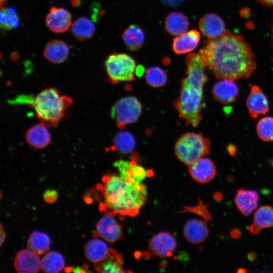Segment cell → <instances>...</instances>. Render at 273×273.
<instances>
[{
	"mask_svg": "<svg viewBox=\"0 0 273 273\" xmlns=\"http://www.w3.org/2000/svg\"><path fill=\"white\" fill-rule=\"evenodd\" d=\"M199 53L206 66L218 79L248 78L256 67L248 43L241 35L229 30L217 38L207 40Z\"/></svg>",
	"mask_w": 273,
	"mask_h": 273,
	"instance_id": "1",
	"label": "cell"
},
{
	"mask_svg": "<svg viewBox=\"0 0 273 273\" xmlns=\"http://www.w3.org/2000/svg\"><path fill=\"white\" fill-rule=\"evenodd\" d=\"M187 76L181 82L179 96L174 102L179 117L187 125L196 127L201 119L203 88L208 78L206 67L199 53H192L186 60Z\"/></svg>",
	"mask_w": 273,
	"mask_h": 273,
	"instance_id": "2",
	"label": "cell"
},
{
	"mask_svg": "<svg viewBox=\"0 0 273 273\" xmlns=\"http://www.w3.org/2000/svg\"><path fill=\"white\" fill-rule=\"evenodd\" d=\"M103 181L105 202L100 205L102 211H107L112 215L134 216L138 214L147 196L146 187L142 182L128 184L116 175L104 176Z\"/></svg>",
	"mask_w": 273,
	"mask_h": 273,
	"instance_id": "3",
	"label": "cell"
},
{
	"mask_svg": "<svg viewBox=\"0 0 273 273\" xmlns=\"http://www.w3.org/2000/svg\"><path fill=\"white\" fill-rule=\"evenodd\" d=\"M26 103L35 111L40 122L46 126H56L65 114V111L71 105L69 97L60 95L57 89L48 88L39 93L35 98H28Z\"/></svg>",
	"mask_w": 273,
	"mask_h": 273,
	"instance_id": "4",
	"label": "cell"
},
{
	"mask_svg": "<svg viewBox=\"0 0 273 273\" xmlns=\"http://www.w3.org/2000/svg\"><path fill=\"white\" fill-rule=\"evenodd\" d=\"M210 149L209 140L202 134L194 132L183 134L174 146V152L177 158L189 166L207 155Z\"/></svg>",
	"mask_w": 273,
	"mask_h": 273,
	"instance_id": "5",
	"label": "cell"
},
{
	"mask_svg": "<svg viewBox=\"0 0 273 273\" xmlns=\"http://www.w3.org/2000/svg\"><path fill=\"white\" fill-rule=\"evenodd\" d=\"M105 67L108 79L112 83L136 80L134 76L136 62L130 56L126 54L115 53L110 55L105 61Z\"/></svg>",
	"mask_w": 273,
	"mask_h": 273,
	"instance_id": "6",
	"label": "cell"
},
{
	"mask_svg": "<svg viewBox=\"0 0 273 273\" xmlns=\"http://www.w3.org/2000/svg\"><path fill=\"white\" fill-rule=\"evenodd\" d=\"M142 113V105L135 97L130 96L119 100L111 110V116L117 127L123 129L127 124L137 121Z\"/></svg>",
	"mask_w": 273,
	"mask_h": 273,
	"instance_id": "7",
	"label": "cell"
},
{
	"mask_svg": "<svg viewBox=\"0 0 273 273\" xmlns=\"http://www.w3.org/2000/svg\"><path fill=\"white\" fill-rule=\"evenodd\" d=\"M113 166L117 169L119 176L128 184L142 183L147 176L146 170L134 161L119 160L115 161Z\"/></svg>",
	"mask_w": 273,
	"mask_h": 273,
	"instance_id": "8",
	"label": "cell"
},
{
	"mask_svg": "<svg viewBox=\"0 0 273 273\" xmlns=\"http://www.w3.org/2000/svg\"><path fill=\"white\" fill-rule=\"evenodd\" d=\"M176 246V240L174 236L167 232H161L152 238L149 248L154 255L165 258L172 255Z\"/></svg>",
	"mask_w": 273,
	"mask_h": 273,
	"instance_id": "9",
	"label": "cell"
},
{
	"mask_svg": "<svg viewBox=\"0 0 273 273\" xmlns=\"http://www.w3.org/2000/svg\"><path fill=\"white\" fill-rule=\"evenodd\" d=\"M72 16L69 11L63 8L53 7L46 18L48 28L55 33L66 31L71 25Z\"/></svg>",
	"mask_w": 273,
	"mask_h": 273,
	"instance_id": "10",
	"label": "cell"
},
{
	"mask_svg": "<svg viewBox=\"0 0 273 273\" xmlns=\"http://www.w3.org/2000/svg\"><path fill=\"white\" fill-rule=\"evenodd\" d=\"M96 229L98 234L111 243L120 240L123 236L121 226L110 213L106 214L98 221Z\"/></svg>",
	"mask_w": 273,
	"mask_h": 273,
	"instance_id": "11",
	"label": "cell"
},
{
	"mask_svg": "<svg viewBox=\"0 0 273 273\" xmlns=\"http://www.w3.org/2000/svg\"><path fill=\"white\" fill-rule=\"evenodd\" d=\"M247 106L250 115L256 118L260 115H265L269 111L268 100L260 88L256 85L252 86L247 99Z\"/></svg>",
	"mask_w": 273,
	"mask_h": 273,
	"instance_id": "12",
	"label": "cell"
},
{
	"mask_svg": "<svg viewBox=\"0 0 273 273\" xmlns=\"http://www.w3.org/2000/svg\"><path fill=\"white\" fill-rule=\"evenodd\" d=\"M189 173L194 179L201 184L211 181L216 173L214 162L207 158H201L189 166Z\"/></svg>",
	"mask_w": 273,
	"mask_h": 273,
	"instance_id": "13",
	"label": "cell"
},
{
	"mask_svg": "<svg viewBox=\"0 0 273 273\" xmlns=\"http://www.w3.org/2000/svg\"><path fill=\"white\" fill-rule=\"evenodd\" d=\"M14 266L19 273L37 272L40 267L38 254L31 250L19 251L14 259Z\"/></svg>",
	"mask_w": 273,
	"mask_h": 273,
	"instance_id": "14",
	"label": "cell"
},
{
	"mask_svg": "<svg viewBox=\"0 0 273 273\" xmlns=\"http://www.w3.org/2000/svg\"><path fill=\"white\" fill-rule=\"evenodd\" d=\"M199 28L203 35L209 39L217 38L226 31L222 18L213 13L203 16L199 20Z\"/></svg>",
	"mask_w": 273,
	"mask_h": 273,
	"instance_id": "15",
	"label": "cell"
},
{
	"mask_svg": "<svg viewBox=\"0 0 273 273\" xmlns=\"http://www.w3.org/2000/svg\"><path fill=\"white\" fill-rule=\"evenodd\" d=\"M212 93L218 102L222 104H230L237 100L239 88L234 80L221 79L214 85Z\"/></svg>",
	"mask_w": 273,
	"mask_h": 273,
	"instance_id": "16",
	"label": "cell"
},
{
	"mask_svg": "<svg viewBox=\"0 0 273 273\" xmlns=\"http://www.w3.org/2000/svg\"><path fill=\"white\" fill-rule=\"evenodd\" d=\"M84 253L88 260L94 264L117 253L113 249L109 248L105 242L96 239L89 241L85 244Z\"/></svg>",
	"mask_w": 273,
	"mask_h": 273,
	"instance_id": "17",
	"label": "cell"
},
{
	"mask_svg": "<svg viewBox=\"0 0 273 273\" xmlns=\"http://www.w3.org/2000/svg\"><path fill=\"white\" fill-rule=\"evenodd\" d=\"M200 39V34L197 30L186 32L173 39L172 51L178 55L192 52L197 48Z\"/></svg>",
	"mask_w": 273,
	"mask_h": 273,
	"instance_id": "18",
	"label": "cell"
},
{
	"mask_svg": "<svg viewBox=\"0 0 273 273\" xmlns=\"http://www.w3.org/2000/svg\"><path fill=\"white\" fill-rule=\"evenodd\" d=\"M186 239L192 244H199L204 242L209 235L208 228L205 222L198 219L188 221L183 230Z\"/></svg>",
	"mask_w": 273,
	"mask_h": 273,
	"instance_id": "19",
	"label": "cell"
},
{
	"mask_svg": "<svg viewBox=\"0 0 273 273\" xmlns=\"http://www.w3.org/2000/svg\"><path fill=\"white\" fill-rule=\"evenodd\" d=\"M258 199L256 191L240 189L235 196V203L242 214L248 216L257 208Z\"/></svg>",
	"mask_w": 273,
	"mask_h": 273,
	"instance_id": "20",
	"label": "cell"
},
{
	"mask_svg": "<svg viewBox=\"0 0 273 273\" xmlns=\"http://www.w3.org/2000/svg\"><path fill=\"white\" fill-rule=\"evenodd\" d=\"M69 54L68 45L60 39L51 40L46 44L44 50V57L54 64L63 63L68 58Z\"/></svg>",
	"mask_w": 273,
	"mask_h": 273,
	"instance_id": "21",
	"label": "cell"
},
{
	"mask_svg": "<svg viewBox=\"0 0 273 273\" xmlns=\"http://www.w3.org/2000/svg\"><path fill=\"white\" fill-rule=\"evenodd\" d=\"M25 139L27 143L32 147L41 149L50 144L51 135L46 125L40 122L28 129Z\"/></svg>",
	"mask_w": 273,
	"mask_h": 273,
	"instance_id": "22",
	"label": "cell"
},
{
	"mask_svg": "<svg viewBox=\"0 0 273 273\" xmlns=\"http://www.w3.org/2000/svg\"><path fill=\"white\" fill-rule=\"evenodd\" d=\"M273 226V207L264 205L255 212L253 221L249 228L251 233L256 234L264 229Z\"/></svg>",
	"mask_w": 273,
	"mask_h": 273,
	"instance_id": "23",
	"label": "cell"
},
{
	"mask_svg": "<svg viewBox=\"0 0 273 273\" xmlns=\"http://www.w3.org/2000/svg\"><path fill=\"white\" fill-rule=\"evenodd\" d=\"M190 25L188 18L183 13L173 12L169 14L165 20L166 31L174 36L179 35L187 31Z\"/></svg>",
	"mask_w": 273,
	"mask_h": 273,
	"instance_id": "24",
	"label": "cell"
},
{
	"mask_svg": "<svg viewBox=\"0 0 273 273\" xmlns=\"http://www.w3.org/2000/svg\"><path fill=\"white\" fill-rule=\"evenodd\" d=\"M122 39L126 47L131 51H136L143 46L145 36L143 29L135 24L130 25L123 31Z\"/></svg>",
	"mask_w": 273,
	"mask_h": 273,
	"instance_id": "25",
	"label": "cell"
},
{
	"mask_svg": "<svg viewBox=\"0 0 273 273\" xmlns=\"http://www.w3.org/2000/svg\"><path fill=\"white\" fill-rule=\"evenodd\" d=\"M73 35L83 41L92 37L95 32V26L88 18L81 17L75 20L71 26Z\"/></svg>",
	"mask_w": 273,
	"mask_h": 273,
	"instance_id": "26",
	"label": "cell"
},
{
	"mask_svg": "<svg viewBox=\"0 0 273 273\" xmlns=\"http://www.w3.org/2000/svg\"><path fill=\"white\" fill-rule=\"evenodd\" d=\"M64 258L58 252H50L40 260V268L45 272H59L64 269Z\"/></svg>",
	"mask_w": 273,
	"mask_h": 273,
	"instance_id": "27",
	"label": "cell"
},
{
	"mask_svg": "<svg viewBox=\"0 0 273 273\" xmlns=\"http://www.w3.org/2000/svg\"><path fill=\"white\" fill-rule=\"evenodd\" d=\"M27 246L31 250L39 255L47 253L50 248V239L46 234L35 231L30 235L27 241Z\"/></svg>",
	"mask_w": 273,
	"mask_h": 273,
	"instance_id": "28",
	"label": "cell"
},
{
	"mask_svg": "<svg viewBox=\"0 0 273 273\" xmlns=\"http://www.w3.org/2000/svg\"><path fill=\"white\" fill-rule=\"evenodd\" d=\"M135 146V139L128 131H120L113 139V148L121 154L129 153L133 151Z\"/></svg>",
	"mask_w": 273,
	"mask_h": 273,
	"instance_id": "29",
	"label": "cell"
},
{
	"mask_svg": "<svg viewBox=\"0 0 273 273\" xmlns=\"http://www.w3.org/2000/svg\"><path fill=\"white\" fill-rule=\"evenodd\" d=\"M121 257L116 253L106 260L94 264L96 270L100 272H124L121 263Z\"/></svg>",
	"mask_w": 273,
	"mask_h": 273,
	"instance_id": "30",
	"label": "cell"
},
{
	"mask_svg": "<svg viewBox=\"0 0 273 273\" xmlns=\"http://www.w3.org/2000/svg\"><path fill=\"white\" fill-rule=\"evenodd\" d=\"M145 79L147 83L154 87L164 86L167 80L165 71L159 67H152L145 71Z\"/></svg>",
	"mask_w": 273,
	"mask_h": 273,
	"instance_id": "31",
	"label": "cell"
},
{
	"mask_svg": "<svg viewBox=\"0 0 273 273\" xmlns=\"http://www.w3.org/2000/svg\"><path fill=\"white\" fill-rule=\"evenodd\" d=\"M256 131L262 141H273V117L267 116L259 120L256 125Z\"/></svg>",
	"mask_w": 273,
	"mask_h": 273,
	"instance_id": "32",
	"label": "cell"
},
{
	"mask_svg": "<svg viewBox=\"0 0 273 273\" xmlns=\"http://www.w3.org/2000/svg\"><path fill=\"white\" fill-rule=\"evenodd\" d=\"M19 24L16 12L13 8L6 9L1 7V26L4 29H11L16 28Z\"/></svg>",
	"mask_w": 273,
	"mask_h": 273,
	"instance_id": "33",
	"label": "cell"
},
{
	"mask_svg": "<svg viewBox=\"0 0 273 273\" xmlns=\"http://www.w3.org/2000/svg\"><path fill=\"white\" fill-rule=\"evenodd\" d=\"M57 192L54 190H48L43 194V199L48 203H54L57 200Z\"/></svg>",
	"mask_w": 273,
	"mask_h": 273,
	"instance_id": "34",
	"label": "cell"
},
{
	"mask_svg": "<svg viewBox=\"0 0 273 273\" xmlns=\"http://www.w3.org/2000/svg\"><path fill=\"white\" fill-rule=\"evenodd\" d=\"M165 5L169 7H176L180 6L185 0H160Z\"/></svg>",
	"mask_w": 273,
	"mask_h": 273,
	"instance_id": "35",
	"label": "cell"
},
{
	"mask_svg": "<svg viewBox=\"0 0 273 273\" xmlns=\"http://www.w3.org/2000/svg\"><path fill=\"white\" fill-rule=\"evenodd\" d=\"M145 71L144 66L142 65H139L136 67L135 73L138 76L141 77L143 75Z\"/></svg>",
	"mask_w": 273,
	"mask_h": 273,
	"instance_id": "36",
	"label": "cell"
},
{
	"mask_svg": "<svg viewBox=\"0 0 273 273\" xmlns=\"http://www.w3.org/2000/svg\"><path fill=\"white\" fill-rule=\"evenodd\" d=\"M262 5L268 7L273 8V0H257Z\"/></svg>",
	"mask_w": 273,
	"mask_h": 273,
	"instance_id": "37",
	"label": "cell"
},
{
	"mask_svg": "<svg viewBox=\"0 0 273 273\" xmlns=\"http://www.w3.org/2000/svg\"><path fill=\"white\" fill-rule=\"evenodd\" d=\"M1 231H0V236H1V239H0V245L1 246L2 245L3 243L4 242L6 238V234L5 232V231L4 230V228L2 226V224H1Z\"/></svg>",
	"mask_w": 273,
	"mask_h": 273,
	"instance_id": "38",
	"label": "cell"
},
{
	"mask_svg": "<svg viewBox=\"0 0 273 273\" xmlns=\"http://www.w3.org/2000/svg\"><path fill=\"white\" fill-rule=\"evenodd\" d=\"M88 268V267L85 268L78 266L74 268L73 271L74 272H88V271L86 270Z\"/></svg>",
	"mask_w": 273,
	"mask_h": 273,
	"instance_id": "39",
	"label": "cell"
},
{
	"mask_svg": "<svg viewBox=\"0 0 273 273\" xmlns=\"http://www.w3.org/2000/svg\"><path fill=\"white\" fill-rule=\"evenodd\" d=\"M240 232L239 230L235 229L233 230L231 233V236L233 238L236 239L238 238L240 236Z\"/></svg>",
	"mask_w": 273,
	"mask_h": 273,
	"instance_id": "40",
	"label": "cell"
},
{
	"mask_svg": "<svg viewBox=\"0 0 273 273\" xmlns=\"http://www.w3.org/2000/svg\"><path fill=\"white\" fill-rule=\"evenodd\" d=\"M80 3L79 1L78 2V0H72V4L73 6H77Z\"/></svg>",
	"mask_w": 273,
	"mask_h": 273,
	"instance_id": "41",
	"label": "cell"
},
{
	"mask_svg": "<svg viewBox=\"0 0 273 273\" xmlns=\"http://www.w3.org/2000/svg\"><path fill=\"white\" fill-rule=\"evenodd\" d=\"M272 39H273V25H272Z\"/></svg>",
	"mask_w": 273,
	"mask_h": 273,
	"instance_id": "42",
	"label": "cell"
},
{
	"mask_svg": "<svg viewBox=\"0 0 273 273\" xmlns=\"http://www.w3.org/2000/svg\"><path fill=\"white\" fill-rule=\"evenodd\" d=\"M271 164H272V166H273V159H272V160L271 161Z\"/></svg>",
	"mask_w": 273,
	"mask_h": 273,
	"instance_id": "43",
	"label": "cell"
}]
</instances>
